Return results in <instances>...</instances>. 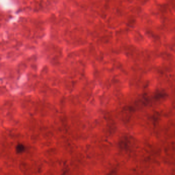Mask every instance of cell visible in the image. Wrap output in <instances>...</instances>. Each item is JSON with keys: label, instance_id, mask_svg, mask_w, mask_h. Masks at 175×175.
<instances>
[{"label": "cell", "instance_id": "6da1fadb", "mask_svg": "<svg viewBox=\"0 0 175 175\" xmlns=\"http://www.w3.org/2000/svg\"><path fill=\"white\" fill-rule=\"evenodd\" d=\"M167 96V93L163 90H157L151 96H148L147 94H144L140 98L136 101L133 106L129 107V110L130 111H134L138 109L147 106L162 100L166 98Z\"/></svg>", "mask_w": 175, "mask_h": 175}, {"label": "cell", "instance_id": "7a4b0ae2", "mask_svg": "<svg viewBox=\"0 0 175 175\" xmlns=\"http://www.w3.org/2000/svg\"><path fill=\"white\" fill-rule=\"evenodd\" d=\"M130 139L127 136H124L121 138L119 142V147L122 150H128L130 147Z\"/></svg>", "mask_w": 175, "mask_h": 175}, {"label": "cell", "instance_id": "3957f363", "mask_svg": "<svg viewBox=\"0 0 175 175\" xmlns=\"http://www.w3.org/2000/svg\"><path fill=\"white\" fill-rule=\"evenodd\" d=\"M26 147L22 143H19L16 145V152L18 154H22L24 152Z\"/></svg>", "mask_w": 175, "mask_h": 175}]
</instances>
